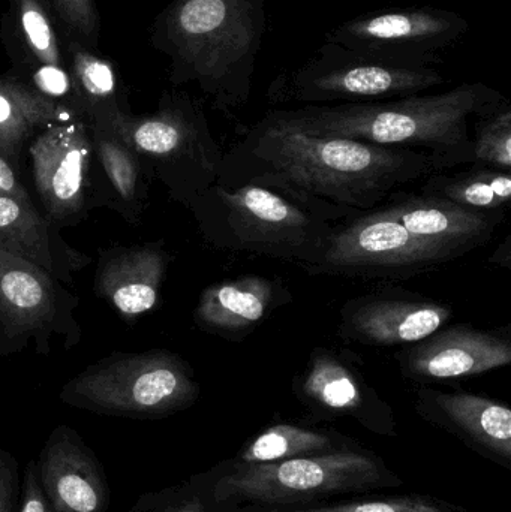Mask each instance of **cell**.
I'll return each mask as SVG.
<instances>
[{
  "label": "cell",
  "mask_w": 511,
  "mask_h": 512,
  "mask_svg": "<svg viewBox=\"0 0 511 512\" xmlns=\"http://www.w3.org/2000/svg\"><path fill=\"white\" fill-rule=\"evenodd\" d=\"M434 173L437 168L426 153L309 134L266 113L225 153L218 185L272 183L365 213Z\"/></svg>",
  "instance_id": "obj_1"
},
{
  "label": "cell",
  "mask_w": 511,
  "mask_h": 512,
  "mask_svg": "<svg viewBox=\"0 0 511 512\" xmlns=\"http://www.w3.org/2000/svg\"><path fill=\"white\" fill-rule=\"evenodd\" d=\"M485 83L459 84L449 92L369 104L276 108L270 116L309 134L335 135L426 153L438 173L473 164L471 122L509 105Z\"/></svg>",
  "instance_id": "obj_2"
},
{
  "label": "cell",
  "mask_w": 511,
  "mask_h": 512,
  "mask_svg": "<svg viewBox=\"0 0 511 512\" xmlns=\"http://www.w3.org/2000/svg\"><path fill=\"white\" fill-rule=\"evenodd\" d=\"M266 29L264 0H170L150 44L170 59L171 86L197 84L213 110L234 119L251 99Z\"/></svg>",
  "instance_id": "obj_3"
},
{
  "label": "cell",
  "mask_w": 511,
  "mask_h": 512,
  "mask_svg": "<svg viewBox=\"0 0 511 512\" xmlns=\"http://www.w3.org/2000/svg\"><path fill=\"white\" fill-rule=\"evenodd\" d=\"M213 248L267 256L300 268L326 251L336 225L360 213L264 182L213 185L189 207Z\"/></svg>",
  "instance_id": "obj_4"
},
{
  "label": "cell",
  "mask_w": 511,
  "mask_h": 512,
  "mask_svg": "<svg viewBox=\"0 0 511 512\" xmlns=\"http://www.w3.org/2000/svg\"><path fill=\"white\" fill-rule=\"evenodd\" d=\"M189 486L209 507H306L335 496L398 489L404 480L374 451L348 448L264 465L225 468L194 478Z\"/></svg>",
  "instance_id": "obj_5"
},
{
  "label": "cell",
  "mask_w": 511,
  "mask_h": 512,
  "mask_svg": "<svg viewBox=\"0 0 511 512\" xmlns=\"http://www.w3.org/2000/svg\"><path fill=\"white\" fill-rule=\"evenodd\" d=\"M201 388L188 361L168 349L114 352L69 379L59 399L107 417L161 420L192 408Z\"/></svg>",
  "instance_id": "obj_6"
},
{
  "label": "cell",
  "mask_w": 511,
  "mask_h": 512,
  "mask_svg": "<svg viewBox=\"0 0 511 512\" xmlns=\"http://www.w3.org/2000/svg\"><path fill=\"white\" fill-rule=\"evenodd\" d=\"M117 134L135 150L171 200L189 209L221 176L222 152L203 104L182 90H165L153 113L123 116Z\"/></svg>",
  "instance_id": "obj_7"
},
{
  "label": "cell",
  "mask_w": 511,
  "mask_h": 512,
  "mask_svg": "<svg viewBox=\"0 0 511 512\" xmlns=\"http://www.w3.org/2000/svg\"><path fill=\"white\" fill-rule=\"evenodd\" d=\"M446 83L437 68H399L324 41L302 65L285 69L267 89L273 105L369 104L422 95Z\"/></svg>",
  "instance_id": "obj_8"
},
{
  "label": "cell",
  "mask_w": 511,
  "mask_h": 512,
  "mask_svg": "<svg viewBox=\"0 0 511 512\" xmlns=\"http://www.w3.org/2000/svg\"><path fill=\"white\" fill-rule=\"evenodd\" d=\"M462 256L419 239L378 206L336 225L320 259L302 268L311 276L410 279Z\"/></svg>",
  "instance_id": "obj_9"
},
{
  "label": "cell",
  "mask_w": 511,
  "mask_h": 512,
  "mask_svg": "<svg viewBox=\"0 0 511 512\" xmlns=\"http://www.w3.org/2000/svg\"><path fill=\"white\" fill-rule=\"evenodd\" d=\"M80 297L44 268L0 251V357L33 346L50 355L54 342L65 351L80 343Z\"/></svg>",
  "instance_id": "obj_10"
},
{
  "label": "cell",
  "mask_w": 511,
  "mask_h": 512,
  "mask_svg": "<svg viewBox=\"0 0 511 512\" xmlns=\"http://www.w3.org/2000/svg\"><path fill=\"white\" fill-rule=\"evenodd\" d=\"M467 18L435 6L378 9L329 30L324 39L399 68H434L467 33Z\"/></svg>",
  "instance_id": "obj_11"
},
{
  "label": "cell",
  "mask_w": 511,
  "mask_h": 512,
  "mask_svg": "<svg viewBox=\"0 0 511 512\" xmlns=\"http://www.w3.org/2000/svg\"><path fill=\"white\" fill-rule=\"evenodd\" d=\"M42 215L62 228L74 227L101 206L92 134L86 120L42 129L27 144Z\"/></svg>",
  "instance_id": "obj_12"
},
{
  "label": "cell",
  "mask_w": 511,
  "mask_h": 512,
  "mask_svg": "<svg viewBox=\"0 0 511 512\" xmlns=\"http://www.w3.org/2000/svg\"><path fill=\"white\" fill-rule=\"evenodd\" d=\"M68 35L51 0H8L0 20V39L11 62L5 74L86 120L69 75Z\"/></svg>",
  "instance_id": "obj_13"
},
{
  "label": "cell",
  "mask_w": 511,
  "mask_h": 512,
  "mask_svg": "<svg viewBox=\"0 0 511 512\" xmlns=\"http://www.w3.org/2000/svg\"><path fill=\"white\" fill-rule=\"evenodd\" d=\"M293 394L312 421H356L384 438L398 436L392 405L365 373V363L348 349L315 346L293 379Z\"/></svg>",
  "instance_id": "obj_14"
},
{
  "label": "cell",
  "mask_w": 511,
  "mask_h": 512,
  "mask_svg": "<svg viewBox=\"0 0 511 512\" xmlns=\"http://www.w3.org/2000/svg\"><path fill=\"white\" fill-rule=\"evenodd\" d=\"M449 304L402 288H383L350 298L339 310L338 334L374 348L411 345L449 324Z\"/></svg>",
  "instance_id": "obj_15"
},
{
  "label": "cell",
  "mask_w": 511,
  "mask_h": 512,
  "mask_svg": "<svg viewBox=\"0 0 511 512\" xmlns=\"http://www.w3.org/2000/svg\"><path fill=\"white\" fill-rule=\"evenodd\" d=\"M395 361L402 378L414 384L473 378L509 366L510 327L482 330L470 324L444 325L396 352Z\"/></svg>",
  "instance_id": "obj_16"
},
{
  "label": "cell",
  "mask_w": 511,
  "mask_h": 512,
  "mask_svg": "<svg viewBox=\"0 0 511 512\" xmlns=\"http://www.w3.org/2000/svg\"><path fill=\"white\" fill-rule=\"evenodd\" d=\"M414 411L426 423L510 471L511 409L506 403L467 391L447 393L420 385L414 391Z\"/></svg>",
  "instance_id": "obj_17"
},
{
  "label": "cell",
  "mask_w": 511,
  "mask_h": 512,
  "mask_svg": "<svg viewBox=\"0 0 511 512\" xmlns=\"http://www.w3.org/2000/svg\"><path fill=\"white\" fill-rule=\"evenodd\" d=\"M35 466L54 512H107L110 508V486L102 463L72 427H54Z\"/></svg>",
  "instance_id": "obj_18"
},
{
  "label": "cell",
  "mask_w": 511,
  "mask_h": 512,
  "mask_svg": "<svg viewBox=\"0 0 511 512\" xmlns=\"http://www.w3.org/2000/svg\"><path fill=\"white\" fill-rule=\"evenodd\" d=\"M170 261L164 240L101 249L93 282L96 297L134 325L158 306Z\"/></svg>",
  "instance_id": "obj_19"
},
{
  "label": "cell",
  "mask_w": 511,
  "mask_h": 512,
  "mask_svg": "<svg viewBox=\"0 0 511 512\" xmlns=\"http://www.w3.org/2000/svg\"><path fill=\"white\" fill-rule=\"evenodd\" d=\"M293 300L284 280L248 274L207 286L192 319L204 333L228 342H243L275 310L288 306Z\"/></svg>",
  "instance_id": "obj_20"
},
{
  "label": "cell",
  "mask_w": 511,
  "mask_h": 512,
  "mask_svg": "<svg viewBox=\"0 0 511 512\" xmlns=\"http://www.w3.org/2000/svg\"><path fill=\"white\" fill-rule=\"evenodd\" d=\"M381 207L419 239L455 249L464 256L488 245L509 212L464 209L449 201L404 191L393 194Z\"/></svg>",
  "instance_id": "obj_21"
},
{
  "label": "cell",
  "mask_w": 511,
  "mask_h": 512,
  "mask_svg": "<svg viewBox=\"0 0 511 512\" xmlns=\"http://www.w3.org/2000/svg\"><path fill=\"white\" fill-rule=\"evenodd\" d=\"M60 231L35 204L0 194V251L39 265L62 283H72L93 259L69 245Z\"/></svg>",
  "instance_id": "obj_22"
},
{
  "label": "cell",
  "mask_w": 511,
  "mask_h": 512,
  "mask_svg": "<svg viewBox=\"0 0 511 512\" xmlns=\"http://www.w3.org/2000/svg\"><path fill=\"white\" fill-rule=\"evenodd\" d=\"M99 167L101 206L140 224L149 207L152 174L137 152L110 126H89Z\"/></svg>",
  "instance_id": "obj_23"
},
{
  "label": "cell",
  "mask_w": 511,
  "mask_h": 512,
  "mask_svg": "<svg viewBox=\"0 0 511 512\" xmlns=\"http://www.w3.org/2000/svg\"><path fill=\"white\" fill-rule=\"evenodd\" d=\"M66 60L89 126H110L131 113L125 84L110 57L75 36L66 39Z\"/></svg>",
  "instance_id": "obj_24"
},
{
  "label": "cell",
  "mask_w": 511,
  "mask_h": 512,
  "mask_svg": "<svg viewBox=\"0 0 511 512\" xmlns=\"http://www.w3.org/2000/svg\"><path fill=\"white\" fill-rule=\"evenodd\" d=\"M81 119L68 108L48 101L20 81L0 74V155L20 173L26 144L42 129Z\"/></svg>",
  "instance_id": "obj_25"
},
{
  "label": "cell",
  "mask_w": 511,
  "mask_h": 512,
  "mask_svg": "<svg viewBox=\"0 0 511 512\" xmlns=\"http://www.w3.org/2000/svg\"><path fill=\"white\" fill-rule=\"evenodd\" d=\"M357 441L335 429L278 423L246 442L231 460L222 463L225 468L264 465L297 457L318 456L357 447Z\"/></svg>",
  "instance_id": "obj_26"
},
{
  "label": "cell",
  "mask_w": 511,
  "mask_h": 512,
  "mask_svg": "<svg viewBox=\"0 0 511 512\" xmlns=\"http://www.w3.org/2000/svg\"><path fill=\"white\" fill-rule=\"evenodd\" d=\"M511 173L480 167L459 173H434L423 180L419 194L470 210L510 209Z\"/></svg>",
  "instance_id": "obj_27"
},
{
  "label": "cell",
  "mask_w": 511,
  "mask_h": 512,
  "mask_svg": "<svg viewBox=\"0 0 511 512\" xmlns=\"http://www.w3.org/2000/svg\"><path fill=\"white\" fill-rule=\"evenodd\" d=\"M473 165L497 168L511 173L510 104L474 122Z\"/></svg>",
  "instance_id": "obj_28"
},
{
  "label": "cell",
  "mask_w": 511,
  "mask_h": 512,
  "mask_svg": "<svg viewBox=\"0 0 511 512\" xmlns=\"http://www.w3.org/2000/svg\"><path fill=\"white\" fill-rule=\"evenodd\" d=\"M261 512H468L452 502L425 495L392 496V498L347 501L333 505L263 508Z\"/></svg>",
  "instance_id": "obj_29"
},
{
  "label": "cell",
  "mask_w": 511,
  "mask_h": 512,
  "mask_svg": "<svg viewBox=\"0 0 511 512\" xmlns=\"http://www.w3.org/2000/svg\"><path fill=\"white\" fill-rule=\"evenodd\" d=\"M69 35L99 48L101 15L96 0H51Z\"/></svg>",
  "instance_id": "obj_30"
},
{
  "label": "cell",
  "mask_w": 511,
  "mask_h": 512,
  "mask_svg": "<svg viewBox=\"0 0 511 512\" xmlns=\"http://www.w3.org/2000/svg\"><path fill=\"white\" fill-rule=\"evenodd\" d=\"M131 512H248L243 510H216L209 507L204 499L189 484L147 493L141 496Z\"/></svg>",
  "instance_id": "obj_31"
},
{
  "label": "cell",
  "mask_w": 511,
  "mask_h": 512,
  "mask_svg": "<svg viewBox=\"0 0 511 512\" xmlns=\"http://www.w3.org/2000/svg\"><path fill=\"white\" fill-rule=\"evenodd\" d=\"M20 493L21 477L17 459L0 447V512H17Z\"/></svg>",
  "instance_id": "obj_32"
},
{
  "label": "cell",
  "mask_w": 511,
  "mask_h": 512,
  "mask_svg": "<svg viewBox=\"0 0 511 512\" xmlns=\"http://www.w3.org/2000/svg\"><path fill=\"white\" fill-rule=\"evenodd\" d=\"M17 512H54L45 493L42 492L36 474L35 459L30 460L21 477L20 504Z\"/></svg>",
  "instance_id": "obj_33"
},
{
  "label": "cell",
  "mask_w": 511,
  "mask_h": 512,
  "mask_svg": "<svg viewBox=\"0 0 511 512\" xmlns=\"http://www.w3.org/2000/svg\"><path fill=\"white\" fill-rule=\"evenodd\" d=\"M0 194L9 195V197L18 198V200L32 203L26 186L18 179V173L11 164L0 155Z\"/></svg>",
  "instance_id": "obj_34"
}]
</instances>
